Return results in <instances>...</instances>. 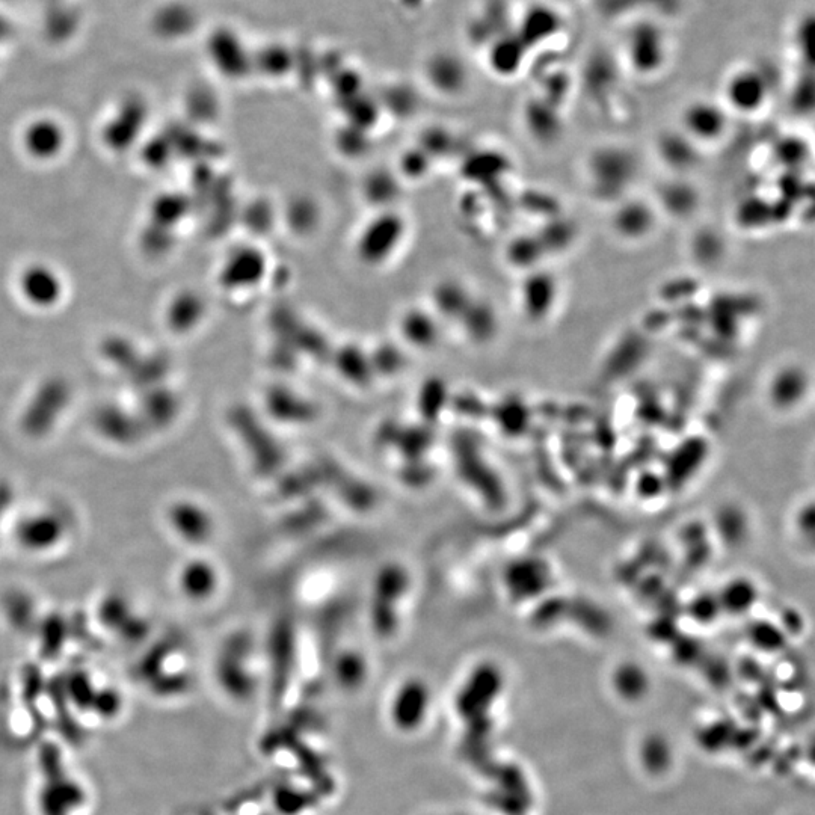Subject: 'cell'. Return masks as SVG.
<instances>
[{
  "label": "cell",
  "mask_w": 815,
  "mask_h": 815,
  "mask_svg": "<svg viewBox=\"0 0 815 815\" xmlns=\"http://www.w3.org/2000/svg\"><path fill=\"white\" fill-rule=\"evenodd\" d=\"M636 156L621 147H604L591 154L588 160V182L595 197L601 201L618 203L627 197L628 188L637 177Z\"/></svg>",
  "instance_id": "1"
},
{
  "label": "cell",
  "mask_w": 815,
  "mask_h": 815,
  "mask_svg": "<svg viewBox=\"0 0 815 815\" xmlns=\"http://www.w3.org/2000/svg\"><path fill=\"white\" fill-rule=\"evenodd\" d=\"M406 225L402 216L391 210H381L367 222L357 240V256L367 266H381L399 250L405 237Z\"/></svg>",
  "instance_id": "2"
},
{
  "label": "cell",
  "mask_w": 815,
  "mask_h": 815,
  "mask_svg": "<svg viewBox=\"0 0 815 815\" xmlns=\"http://www.w3.org/2000/svg\"><path fill=\"white\" fill-rule=\"evenodd\" d=\"M728 123V114L719 103L696 100L684 108L681 132L695 144H713L725 135Z\"/></svg>",
  "instance_id": "3"
},
{
  "label": "cell",
  "mask_w": 815,
  "mask_h": 815,
  "mask_svg": "<svg viewBox=\"0 0 815 815\" xmlns=\"http://www.w3.org/2000/svg\"><path fill=\"white\" fill-rule=\"evenodd\" d=\"M726 105L740 114H757L769 100V82L757 68H742L725 84Z\"/></svg>",
  "instance_id": "4"
},
{
  "label": "cell",
  "mask_w": 815,
  "mask_h": 815,
  "mask_svg": "<svg viewBox=\"0 0 815 815\" xmlns=\"http://www.w3.org/2000/svg\"><path fill=\"white\" fill-rule=\"evenodd\" d=\"M266 265L265 254L259 248L240 247L222 265L221 286L234 292L253 289L265 278Z\"/></svg>",
  "instance_id": "5"
},
{
  "label": "cell",
  "mask_w": 815,
  "mask_h": 815,
  "mask_svg": "<svg viewBox=\"0 0 815 815\" xmlns=\"http://www.w3.org/2000/svg\"><path fill=\"white\" fill-rule=\"evenodd\" d=\"M559 295V284L550 272H527L520 289L521 311L530 322H542L550 316Z\"/></svg>",
  "instance_id": "6"
},
{
  "label": "cell",
  "mask_w": 815,
  "mask_h": 815,
  "mask_svg": "<svg viewBox=\"0 0 815 815\" xmlns=\"http://www.w3.org/2000/svg\"><path fill=\"white\" fill-rule=\"evenodd\" d=\"M659 212L642 198H622L612 215V228L619 237L630 242L643 240L656 228Z\"/></svg>",
  "instance_id": "7"
},
{
  "label": "cell",
  "mask_w": 815,
  "mask_h": 815,
  "mask_svg": "<svg viewBox=\"0 0 815 815\" xmlns=\"http://www.w3.org/2000/svg\"><path fill=\"white\" fill-rule=\"evenodd\" d=\"M399 328L405 342L414 348H432L440 337V322L420 308L403 313Z\"/></svg>",
  "instance_id": "8"
},
{
  "label": "cell",
  "mask_w": 815,
  "mask_h": 815,
  "mask_svg": "<svg viewBox=\"0 0 815 815\" xmlns=\"http://www.w3.org/2000/svg\"><path fill=\"white\" fill-rule=\"evenodd\" d=\"M168 523L174 533L186 542H203V539H207L194 524L212 529L210 515L201 506L192 502L174 503L168 509Z\"/></svg>",
  "instance_id": "9"
},
{
  "label": "cell",
  "mask_w": 815,
  "mask_h": 815,
  "mask_svg": "<svg viewBox=\"0 0 815 815\" xmlns=\"http://www.w3.org/2000/svg\"><path fill=\"white\" fill-rule=\"evenodd\" d=\"M179 585L185 597L200 603L209 600L210 595L215 594L218 576L213 566L207 565L203 560H194L183 566Z\"/></svg>",
  "instance_id": "10"
},
{
  "label": "cell",
  "mask_w": 815,
  "mask_h": 815,
  "mask_svg": "<svg viewBox=\"0 0 815 815\" xmlns=\"http://www.w3.org/2000/svg\"><path fill=\"white\" fill-rule=\"evenodd\" d=\"M696 145L689 136L681 133H669L659 139L660 159L665 162L666 167L671 168L675 173H687L695 168L698 162Z\"/></svg>",
  "instance_id": "11"
},
{
  "label": "cell",
  "mask_w": 815,
  "mask_h": 815,
  "mask_svg": "<svg viewBox=\"0 0 815 815\" xmlns=\"http://www.w3.org/2000/svg\"><path fill=\"white\" fill-rule=\"evenodd\" d=\"M645 53L648 55H646L643 73L648 74L659 70L665 61L666 53L662 34H657L656 31H636L631 34L630 43H628V58L636 70Z\"/></svg>",
  "instance_id": "12"
},
{
  "label": "cell",
  "mask_w": 815,
  "mask_h": 815,
  "mask_svg": "<svg viewBox=\"0 0 815 815\" xmlns=\"http://www.w3.org/2000/svg\"><path fill=\"white\" fill-rule=\"evenodd\" d=\"M808 388V378L800 367H782L770 382V399L776 406L790 408L796 405Z\"/></svg>",
  "instance_id": "13"
},
{
  "label": "cell",
  "mask_w": 815,
  "mask_h": 815,
  "mask_svg": "<svg viewBox=\"0 0 815 815\" xmlns=\"http://www.w3.org/2000/svg\"><path fill=\"white\" fill-rule=\"evenodd\" d=\"M659 203L662 210L675 218H689L698 207L699 195L689 183L674 180L660 188Z\"/></svg>",
  "instance_id": "14"
},
{
  "label": "cell",
  "mask_w": 815,
  "mask_h": 815,
  "mask_svg": "<svg viewBox=\"0 0 815 815\" xmlns=\"http://www.w3.org/2000/svg\"><path fill=\"white\" fill-rule=\"evenodd\" d=\"M547 580V569L539 560L518 563L512 566L511 574H509V585H511L512 592H515L518 597L539 594L547 585Z\"/></svg>",
  "instance_id": "15"
},
{
  "label": "cell",
  "mask_w": 815,
  "mask_h": 815,
  "mask_svg": "<svg viewBox=\"0 0 815 815\" xmlns=\"http://www.w3.org/2000/svg\"><path fill=\"white\" fill-rule=\"evenodd\" d=\"M545 253V245L539 236L517 237L512 240L508 247V260L515 268L526 269L527 272L535 271L539 260Z\"/></svg>",
  "instance_id": "16"
},
{
  "label": "cell",
  "mask_w": 815,
  "mask_h": 815,
  "mask_svg": "<svg viewBox=\"0 0 815 815\" xmlns=\"http://www.w3.org/2000/svg\"><path fill=\"white\" fill-rule=\"evenodd\" d=\"M467 289L456 281H444L434 292V304L443 316H453L461 319L471 299L468 298Z\"/></svg>",
  "instance_id": "17"
},
{
  "label": "cell",
  "mask_w": 815,
  "mask_h": 815,
  "mask_svg": "<svg viewBox=\"0 0 815 815\" xmlns=\"http://www.w3.org/2000/svg\"><path fill=\"white\" fill-rule=\"evenodd\" d=\"M465 316L474 317L476 320L462 319V325L467 330L468 336L477 342L488 340L497 331V317L493 308L483 304V302H473L464 311ZM462 314V316H464ZM461 316V317H462Z\"/></svg>",
  "instance_id": "18"
},
{
  "label": "cell",
  "mask_w": 815,
  "mask_h": 815,
  "mask_svg": "<svg viewBox=\"0 0 815 815\" xmlns=\"http://www.w3.org/2000/svg\"><path fill=\"white\" fill-rule=\"evenodd\" d=\"M717 598H719L722 610L739 615V613L748 612L754 606L757 601V589L748 580H736V582L729 583Z\"/></svg>",
  "instance_id": "19"
},
{
  "label": "cell",
  "mask_w": 815,
  "mask_h": 815,
  "mask_svg": "<svg viewBox=\"0 0 815 815\" xmlns=\"http://www.w3.org/2000/svg\"><path fill=\"white\" fill-rule=\"evenodd\" d=\"M55 277L50 274L46 269H32L28 271L25 280H23V287L29 298L37 299L40 302H49L53 299V295L58 293V286H56Z\"/></svg>",
  "instance_id": "20"
},
{
  "label": "cell",
  "mask_w": 815,
  "mask_h": 815,
  "mask_svg": "<svg viewBox=\"0 0 815 815\" xmlns=\"http://www.w3.org/2000/svg\"><path fill=\"white\" fill-rule=\"evenodd\" d=\"M396 186H394L393 176L387 173H373L367 177L364 183V194L367 201H373L376 206H385L396 197Z\"/></svg>",
  "instance_id": "21"
},
{
  "label": "cell",
  "mask_w": 815,
  "mask_h": 815,
  "mask_svg": "<svg viewBox=\"0 0 815 815\" xmlns=\"http://www.w3.org/2000/svg\"><path fill=\"white\" fill-rule=\"evenodd\" d=\"M646 675L637 666L627 665L619 669L615 677V684L619 693L627 698L636 699L646 690Z\"/></svg>",
  "instance_id": "22"
},
{
  "label": "cell",
  "mask_w": 815,
  "mask_h": 815,
  "mask_svg": "<svg viewBox=\"0 0 815 815\" xmlns=\"http://www.w3.org/2000/svg\"><path fill=\"white\" fill-rule=\"evenodd\" d=\"M778 160L787 167L802 165V162H805V147L802 142L797 139H785L778 144Z\"/></svg>",
  "instance_id": "23"
},
{
  "label": "cell",
  "mask_w": 815,
  "mask_h": 815,
  "mask_svg": "<svg viewBox=\"0 0 815 815\" xmlns=\"http://www.w3.org/2000/svg\"><path fill=\"white\" fill-rule=\"evenodd\" d=\"M752 639H754L755 643L761 645V648L769 649V651L781 648L782 643H784L781 631L776 630L773 625L769 624L755 625L754 630H752Z\"/></svg>",
  "instance_id": "24"
},
{
  "label": "cell",
  "mask_w": 815,
  "mask_h": 815,
  "mask_svg": "<svg viewBox=\"0 0 815 815\" xmlns=\"http://www.w3.org/2000/svg\"><path fill=\"white\" fill-rule=\"evenodd\" d=\"M720 610H722V607H720L719 598L710 597V595H708V597L696 598V600L693 601L690 613H692L696 621L707 624V622H711L716 618Z\"/></svg>",
  "instance_id": "25"
}]
</instances>
